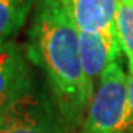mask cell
I'll list each match as a JSON object with an SVG mask.
<instances>
[{"label": "cell", "mask_w": 133, "mask_h": 133, "mask_svg": "<svg viewBox=\"0 0 133 133\" xmlns=\"http://www.w3.org/2000/svg\"><path fill=\"white\" fill-rule=\"evenodd\" d=\"M25 55L44 72L50 96L68 126L80 129L95 90L83 72L78 30L59 0L37 2Z\"/></svg>", "instance_id": "1"}, {"label": "cell", "mask_w": 133, "mask_h": 133, "mask_svg": "<svg viewBox=\"0 0 133 133\" xmlns=\"http://www.w3.org/2000/svg\"><path fill=\"white\" fill-rule=\"evenodd\" d=\"M127 105V72L118 59L101 74L78 133H121Z\"/></svg>", "instance_id": "2"}, {"label": "cell", "mask_w": 133, "mask_h": 133, "mask_svg": "<svg viewBox=\"0 0 133 133\" xmlns=\"http://www.w3.org/2000/svg\"><path fill=\"white\" fill-rule=\"evenodd\" d=\"M52 96L36 83L0 111V133H72Z\"/></svg>", "instance_id": "3"}, {"label": "cell", "mask_w": 133, "mask_h": 133, "mask_svg": "<svg viewBox=\"0 0 133 133\" xmlns=\"http://www.w3.org/2000/svg\"><path fill=\"white\" fill-rule=\"evenodd\" d=\"M78 31L99 34L120 49L115 31V12L118 0H59Z\"/></svg>", "instance_id": "4"}, {"label": "cell", "mask_w": 133, "mask_h": 133, "mask_svg": "<svg viewBox=\"0 0 133 133\" xmlns=\"http://www.w3.org/2000/svg\"><path fill=\"white\" fill-rule=\"evenodd\" d=\"M24 49L14 42L0 44V111L34 83Z\"/></svg>", "instance_id": "5"}, {"label": "cell", "mask_w": 133, "mask_h": 133, "mask_svg": "<svg viewBox=\"0 0 133 133\" xmlns=\"http://www.w3.org/2000/svg\"><path fill=\"white\" fill-rule=\"evenodd\" d=\"M80 58L86 80L95 90L101 74L112 61L118 59L121 50L112 48L99 34L78 31Z\"/></svg>", "instance_id": "6"}, {"label": "cell", "mask_w": 133, "mask_h": 133, "mask_svg": "<svg viewBox=\"0 0 133 133\" xmlns=\"http://www.w3.org/2000/svg\"><path fill=\"white\" fill-rule=\"evenodd\" d=\"M38 0H0V44L21 31Z\"/></svg>", "instance_id": "7"}, {"label": "cell", "mask_w": 133, "mask_h": 133, "mask_svg": "<svg viewBox=\"0 0 133 133\" xmlns=\"http://www.w3.org/2000/svg\"><path fill=\"white\" fill-rule=\"evenodd\" d=\"M115 31L127 61H133V0H118L115 12Z\"/></svg>", "instance_id": "8"}, {"label": "cell", "mask_w": 133, "mask_h": 133, "mask_svg": "<svg viewBox=\"0 0 133 133\" xmlns=\"http://www.w3.org/2000/svg\"><path fill=\"white\" fill-rule=\"evenodd\" d=\"M121 133H133V61H129L127 72V105Z\"/></svg>", "instance_id": "9"}]
</instances>
